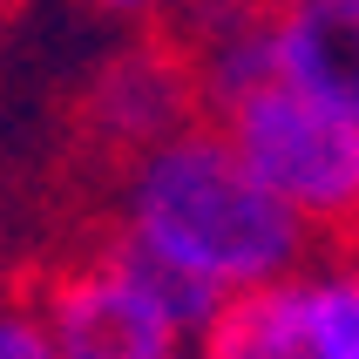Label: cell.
Segmentation results:
<instances>
[{"label": "cell", "mask_w": 359, "mask_h": 359, "mask_svg": "<svg viewBox=\"0 0 359 359\" xmlns=\"http://www.w3.org/2000/svg\"><path fill=\"white\" fill-rule=\"evenodd\" d=\"M190 68H197L203 102H231L258 95L264 81H278V0H224L210 14L190 20Z\"/></svg>", "instance_id": "5b68a950"}, {"label": "cell", "mask_w": 359, "mask_h": 359, "mask_svg": "<svg viewBox=\"0 0 359 359\" xmlns=\"http://www.w3.org/2000/svg\"><path fill=\"white\" fill-rule=\"evenodd\" d=\"M41 319L61 359H183V346L197 339L183 312L149 285V271L129 264L122 251L48 278Z\"/></svg>", "instance_id": "3957f363"}, {"label": "cell", "mask_w": 359, "mask_h": 359, "mask_svg": "<svg viewBox=\"0 0 359 359\" xmlns=\"http://www.w3.org/2000/svg\"><path fill=\"white\" fill-rule=\"evenodd\" d=\"M203 359H312V332H305V292L299 278L238 292L197 339Z\"/></svg>", "instance_id": "52a82bcc"}, {"label": "cell", "mask_w": 359, "mask_h": 359, "mask_svg": "<svg viewBox=\"0 0 359 359\" xmlns=\"http://www.w3.org/2000/svg\"><path fill=\"white\" fill-rule=\"evenodd\" d=\"M88 7H102V14H122V20H190L210 14V7H224V0H88Z\"/></svg>", "instance_id": "30bf717a"}, {"label": "cell", "mask_w": 359, "mask_h": 359, "mask_svg": "<svg viewBox=\"0 0 359 359\" xmlns=\"http://www.w3.org/2000/svg\"><path fill=\"white\" fill-rule=\"evenodd\" d=\"M278 81L332 102L359 122V7L332 0H278Z\"/></svg>", "instance_id": "8992f818"}, {"label": "cell", "mask_w": 359, "mask_h": 359, "mask_svg": "<svg viewBox=\"0 0 359 359\" xmlns=\"http://www.w3.org/2000/svg\"><path fill=\"white\" fill-rule=\"evenodd\" d=\"M285 7H292V0H285ZM332 7H359V0H332Z\"/></svg>", "instance_id": "8fae6325"}, {"label": "cell", "mask_w": 359, "mask_h": 359, "mask_svg": "<svg viewBox=\"0 0 359 359\" xmlns=\"http://www.w3.org/2000/svg\"><path fill=\"white\" fill-rule=\"evenodd\" d=\"M224 136L238 156L299 210L312 231H359V122L292 81H264L258 95L224 109Z\"/></svg>", "instance_id": "7a4b0ae2"}, {"label": "cell", "mask_w": 359, "mask_h": 359, "mask_svg": "<svg viewBox=\"0 0 359 359\" xmlns=\"http://www.w3.org/2000/svg\"><path fill=\"white\" fill-rule=\"evenodd\" d=\"M312 359H359V258L299 271Z\"/></svg>", "instance_id": "ba28073f"}, {"label": "cell", "mask_w": 359, "mask_h": 359, "mask_svg": "<svg viewBox=\"0 0 359 359\" xmlns=\"http://www.w3.org/2000/svg\"><path fill=\"white\" fill-rule=\"evenodd\" d=\"M197 68L177 48H129L88 81V129L102 142H116L129 156L156 149V142L183 136L197 122Z\"/></svg>", "instance_id": "277c9868"}, {"label": "cell", "mask_w": 359, "mask_h": 359, "mask_svg": "<svg viewBox=\"0 0 359 359\" xmlns=\"http://www.w3.org/2000/svg\"><path fill=\"white\" fill-rule=\"evenodd\" d=\"M305 238L312 224L238 156L224 129L190 122L122 170L116 251L149 271L197 339L238 292L299 278Z\"/></svg>", "instance_id": "6da1fadb"}, {"label": "cell", "mask_w": 359, "mask_h": 359, "mask_svg": "<svg viewBox=\"0 0 359 359\" xmlns=\"http://www.w3.org/2000/svg\"><path fill=\"white\" fill-rule=\"evenodd\" d=\"M0 359H61L55 332L41 319V305H14V312L0 319Z\"/></svg>", "instance_id": "9c48e42d"}]
</instances>
